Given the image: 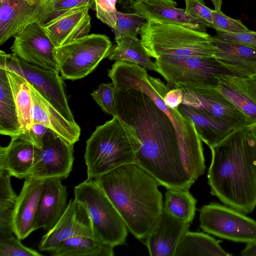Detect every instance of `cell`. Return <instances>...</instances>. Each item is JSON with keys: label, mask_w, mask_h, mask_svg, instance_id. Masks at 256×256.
<instances>
[{"label": "cell", "mask_w": 256, "mask_h": 256, "mask_svg": "<svg viewBox=\"0 0 256 256\" xmlns=\"http://www.w3.org/2000/svg\"><path fill=\"white\" fill-rule=\"evenodd\" d=\"M216 90L243 114L248 126L256 125V78L222 74Z\"/></svg>", "instance_id": "15"}, {"label": "cell", "mask_w": 256, "mask_h": 256, "mask_svg": "<svg viewBox=\"0 0 256 256\" xmlns=\"http://www.w3.org/2000/svg\"><path fill=\"white\" fill-rule=\"evenodd\" d=\"M115 88L112 82L104 83L94 90L91 96L102 110L108 114L114 116Z\"/></svg>", "instance_id": "37"}, {"label": "cell", "mask_w": 256, "mask_h": 256, "mask_svg": "<svg viewBox=\"0 0 256 256\" xmlns=\"http://www.w3.org/2000/svg\"><path fill=\"white\" fill-rule=\"evenodd\" d=\"M214 58L234 75L256 78V48L222 41L212 36Z\"/></svg>", "instance_id": "23"}, {"label": "cell", "mask_w": 256, "mask_h": 256, "mask_svg": "<svg viewBox=\"0 0 256 256\" xmlns=\"http://www.w3.org/2000/svg\"><path fill=\"white\" fill-rule=\"evenodd\" d=\"M200 227L217 237L246 244L256 242V220L232 208L212 202L200 210Z\"/></svg>", "instance_id": "10"}, {"label": "cell", "mask_w": 256, "mask_h": 256, "mask_svg": "<svg viewBox=\"0 0 256 256\" xmlns=\"http://www.w3.org/2000/svg\"><path fill=\"white\" fill-rule=\"evenodd\" d=\"M40 148L34 142L30 132L11 137L9 144L0 148V170L19 179L27 178Z\"/></svg>", "instance_id": "17"}, {"label": "cell", "mask_w": 256, "mask_h": 256, "mask_svg": "<svg viewBox=\"0 0 256 256\" xmlns=\"http://www.w3.org/2000/svg\"><path fill=\"white\" fill-rule=\"evenodd\" d=\"M28 2L30 5H37L42 0H24Z\"/></svg>", "instance_id": "47"}, {"label": "cell", "mask_w": 256, "mask_h": 256, "mask_svg": "<svg viewBox=\"0 0 256 256\" xmlns=\"http://www.w3.org/2000/svg\"><path fill=\"white\" fill-rule=\"evenodd\" d=\"M0 68L22 76L66 118L76 123L60 73L30 64L12 54L0 50Z\"/></svg>", "instance_id": "9"}, {"label": "cell", "mask_w": 256, "mask_h": 256, "mask_svg": "<svg viewBox=\"0 0 256 256\" xmlns=\"http://www.w3.org/2000/svg\"><path fill=\"white\" fill-rule=\"evenodd\" d=\"M50 252L53 256L114 255V247L87 236H76L66 240Z\"/></svg>", "instance_id": "29"}, {"label": "cell", "mask_w": 256, "mask_h": 256, "mask_svg": "<svg viewBox=\"0 0 256 256\" xmlns=\"http://www.w3.org/2000/svg\"><path fill=\"white\" fill-rule=\"evenodd\" d=\"M0 256H41L38 252L23 245L12 234L0 236Z\"/></svg>", "instance_id": "35"}, {"label": "cell", "mask_w": 256, "mask_h": 256, "mask_svg": "<svg viewBox=\"0 0 256 256\" xmlns=\"http://www.w3.org/2000/svg\"><path fill=\"white\" fill-rule=\"evenodd\" d=\"M190 223L181 221L164 210L146 238L151 256H174L178 245L188 231Z\"/></svg>", "instance_id": "18"}, {"label": "cell", "mask_w": 256, "mask_h": 256, "mask_svg": "<svg viewBox=\"0 0 256 256\" xmlns=\"http://www.w3.org/2000/svg\"><path fill=\"white\" fill-rule=\"evenodd\" d=\"M247 140L252 164L256 176V138L249 131Z\"/></svg>", "instance_id": "43"}, {"label": "cell", "mask_w": 256, "mask_h": 256, "mask_svg": "<svg viewBox=\"0 0 256 256\" xmlns=\"http://www.w3.org/2000/svg\"><path fill=\"white\" fill-rule=\"evenodd\" d=\"M182 92L180 88H171L165 94L164 101L166 105L170 108L177 109L182 100Z\"/></svg>", "instance_id": "41"}, {"label": "cell", "mask_w": 256, "mask_h": 256, "mask_svg": "<svg viewBox=\"0 0 256 256\" xmlns=\"http://www.w3.org/2000/svg\"><path fill=\"white\" fill-rule=\"evenodd\" d=\"M137 238L144 240L164 208L160 184L136 163L119 166L94 179Z\"/></svg>", "instance_id": "2"}, {"label": "cell", "mask_w": 256, "mask_h": 256, "mask_svg": "<svg viewBox=\"0 0 256 256\" xmlns=\"http://www.w3.org/2000/svg\"><path fill=\"white\" fill-rule=\"evenodd\" d=\"M186 12L210 24L212 22V10L206 6L203 0H184Z\"/></svg>", "instance_id": "40"}, {"label": "cell", "mask_w": 256, "mask_h": 256, "mask_svg": "<svg viewBox=\"0 0 256 256\" xmlns=\"http://www.w3.org/2000/svg\"><path fill=\"white\" fill-rule=\"evenodd\" d=\"M14 37L10 50L19 58L34 66L60 73L54 54L55 46L40 24L30 22Z\"/></svg>", "instance_id": "12"}, {"label": "cell", "mask_w": 256, "mask_h": 256, "mask_svg": "<svg viewBox=\"0 0 256 256\" xmlns=\"http://www.w3.org/2000/svg\"><path fill=\"white\" fill-rule=\"evenodd\" d=\"M139 141L134 130L117 116L96 127L86 141L84 155L88 178L135 163Z\"/></svg>", "instance_id": "4"}, {"label": "cell", "mask_w": 256, "mask_h": 256, "mask_svg": "<svg viewBox=\"0 0 256 256\" xmlns=\"http://www.w3.org/2000/svg\"><path fill=\"white\" fill-rule=\"evenodd\" d=\"M22 133L7 70L0 68V134L10 137Z\"/></svg>", "instance_id": "26"}, {"label": "cell", "mask_w": 256, "mask_h": 256, "mask_svg": "<svg viewBox=\"0 0 256 256\" xmlns=\"http://www.w3.org/2000/svg\"><path fill=\"white\" fill-rule=\"evenodd\" d=\"M88 7L71 10L43 26L55 47L71 42L88 34L91 18Z\"/></svg>", "instance_id": "21"}, {"label": "cell", "mask_w": 256, "mask_h": 256, "mask_svg": "<svg viewBox=\"0 0 256 256\" xmlns=\"http://www.w3.org/2000/svg\"><path fill=\"white\" fill-rule=\"evenodd\" d=\"M176 6L174 0H135L130 9L146 21L179 24L204 32L210 28L207 22L188 14L184 9Z\"/></svg>", "instance_id": "16"}, {"label": "cell", "mask_w": 256, "mask_h": 256, "mask_svg": "<svg viewBox=\"0 0 256 256\" xmlns=\"http://www.w3.org/2000/svg\"><path fill=\"white\" fill-rule=\"evenodd\" d=\"M112 46L108 36L92 34L55 47L54 54L61 76L72 80L86 77L108 57Z\"/></svg>", "instance_id": "7"}, {"label": "cell", "mask_w": 256, "mask_h": 256, "mask_svg": "<svg viewBox=\"0 0 256 256\" xmlns=\"http://www.w3.org/2000/svg\"><path fill=\"white\" fill-rule=\"evenodd\" d=\"M74 144L48 128L28 176L39 180L66 179L72 170Z\"/></svg>", "instance_id": "11"}, {"label": "cell", "mask_w": 256, "mask_h": 256, "mask_svg": "<svg viewBox=\"0 0 256 256\" xmlns=\"http://www.w3.org/2000/svg\"><path fill=\"white\" fill-rule=\"evenodd\" d=\"M116 44L112 46L108 58L110 60H121L138 64L157 72V68L137 36L126 35L114 38Z\"/></svg>", "instance_id": "27"}, {"label": "cell", "mask_w": 256, "mask_h": 256, "mask_svg": "<svg viewBox=\"0 0 256 256\" xmlns=\"http://www.w3.org/2000/svg\"><path fill=\"white\" fill-rule=\"evenodd\" d=\"M249 131L256 138V125L248 126Z\"/></svg>", "instance_id": "48"}, {"label": "cell", "mask_w": 256, "mask_h": 256, "mask_svg": "<svg viewBox=\"0 0 256 256\" xmlns=\"http://www.w3.org/2000/svg\"><path fill=\"white\" fill-rule=\"evenodd\" d=\"M248 126L242 127L210 148V194L224 204L245 214L256 206V176L248 143Z\"/></svg>", "instance_id": "3"}, {"label": "cell", "mask_w": 256, "mask_h": 256, "mask_svg": "<svg viewBox=\"0 0 256 256\" xmlns=\"http://www.w3.org/2000/svg\"><path fill=\"white\" fill-rule=\"evenodd\" d=\"M212 16L210 28H214L216 32L236 33L250 30L240 20L230 18L222 11L212 10Z\"/></svg>", "instance_id": "36"}, {"label": "cell", "mask_w": 256, "mask_h": 256, "mask_svg": "<svg viewBox=\"0 0 256 256\" xmlns=\"http://www.w3.org/2000/svg\"><path fill=\"white\" fill-rule=\"evenodd\" d=\"M154 62L157 72L172 88H216L220 76L233 74L214 58H158Z\"/></svg>", "instance_id": "8"}, {"label": "cell", "mask_w": 256, "mask_h": 256, "mask_svg": "<svg viewBox=\"0 0 256 256\" xmlns=\"http://www.w3.org/2000/svg\"><path fill=\"white\" fill-rule=\"evenodd\" d=\"M22 132H29L32 122V98L29 83L22 76L7 70Z\"/></svg>", "instance_id": "30"}, {"label": "cell", "mask_w": 256, "mask_h": 256, "mask_svg": "<svg viewBox=\"0 0 256 256\" xmlns=\"http://www.w3.org/2000/svg\"><path fill=\"white\" fill-rule=\"evenodd\" d=\"M178 109L191 120L201 140L210 148L240 128L200 109L183 103L180 104Z\"/></svg>", "instance_id": "24"}, {"label": "cell", "mask_w": 256, "mask_h": 256, "mask_svg": "<svg viewBox=\"0 0 256 256\" xmlns=\"http://www.w3.org/2000/svg\"><path fill=\"white\" fill-rule=\"evenodd\" d=\"M44 180L31 176L25 178L18 196L13 218V232L20 240L28 237L34 230Z\"/></svg>", "instance_id": "19"}, {"label": "cell", "mask_w": 256, "mask_h": 256, "mask_svg": "<svg viewBox=\"0 0 256 256\" xmlns=\"http://www.w3.org/2000/svg\"><path fill=\"white\" fill-rule=\"evenodd\" d=\"M74 199L86 208L91 222L93 238L112 247L124 244L128 228L123 218L94 180L76 186Z\"/></svg>", "instance_id": "6"}, {"label": "cell", "mask_w": 256, "mask_h": 256, "mask_svg": "<svg viewBox=\"0 0 256 256\" xmlns=\"http://www.w3.org/2000/svg\"><path fill=\"white\" fill-rule=\"evenodd\" d=\"M76 236L93 238V232L86 208L74 199L70 200L56 225L42 236L38 248L41 251L51 252L62 241Z\"/></svg>", "instance_id": "13"}, {"label": "cell", "mask_w": 256, "mask_h": 256, "mask_svg": "<svg viewBox=\"0 0 256 256\" xmlns=\"http://www.w3.org/2000/svg\"><path fill=\"white\" fill-rule=\"evenodd\" d=\"M213 37L226 42L243 45L256 48V31L227 33L216 32Z\"/></svg>", "instance_id": "39"}, {"label": "cell", "mask_w": 256, "mask_h": 256, "mask_svg": "<svg viewBox=\"0 0 256 256\" xmlns=\"http://www.w3.org/2000/svg\"><path fill=\"white\" fill-rule=\"evenodd\" d=\"M183 104L198 108L240 128L248 126L243 114L216 88H180Z\"/></svg>", "instance_id": "14"}, {"label": "cell", "mask_w": 256, "mask_h": 256, "mask_svg": "<svg viewBox=\"0 0 256 256\" xmlns=\"http://www.w3.org/2000/svg\"><path fill=\"white\" fill-rule=\"evenodd\" d=\"M96 17L112 30L118 20L117 0H94Z\"/></svg>", "instance_id": "38"}, {"label": "cell", "mask_w": 256, "mask_h": 256, "mask_svg": "<svg viewBox=\"0 0 256 256\" xmlns=\"http://www.w3.org/2000/svg\"><path fill=\"white\" fill-rule=\"evenodd\" d=\"M135 0H117V4L122 9L130 8Z\"/></svg>", "instance_id": "45"}, {"label": "cell", "mask_w": 256, "mask_h": 256, "mask_svg": "<svg viewBox=\"0 0 256 256\" xmlns=\"http://www.w3.org/2000/svg\"><path fill=\"white\" fill-rule=\"evenodd\" d=\"M32 98V124H39L52 130L72 144L79 140L80 128L66 118L29 84Z\"/></svg>", "instance_id": "22"}, {"label": "cell", "mask_w": 256, "mask_h": 256, "mask_svg": "<svg viewBox=\"0 0 256 256\" xmlns=\"http://www.w3.org/2000/svg\"><path fill=\"white\" fill-rule=\"evenodd\" d=\"M117 14L116 24L112 29L114 38L123 35L137 36L142 26L146 22L144 18L135 12L124 13L118 11Z\"/></svg>", "instance_id": "34"}, {"label": "cell", "mask_w": 256, "mask_h": 256, "mask_svg": "<svg viewBox=\"0 0 256 256\" xmlns=\"http://www.w3.org/2000/svg\"><path fill=\"white\" fill-rule=\"evenodd\" d=\"M241 256H256V242L246 244L245 248L241 252Z\"/></svg>", "instance_id": "44"}, {"label": "cell", "mask_w": 256, "mask_h": 256, "mask_svg": "<svg viewBox=\"0 0 256 256\" xmlns=\"http://www.w3.org/2000/svg\"><path fill=\"white\" fill-rule=\"evenodd\" d=\"M229 256L213 238L203 232H186L181 238L174 256Z\"/></svg>", "instance_id": "28"}, {"label": "cell", "mask_w": 256, "mask_h": 256, "mask_svg": "<svg viewBox=\"0 0 256 256\" xmlns=\"http://www.w3.org/2000/svg\"><path fill=\"white\" fill-rule=\"evenodd\" d=\"M37 6L24 0H0V45L31 22Z\"/></svg>", "instance_id": "25"}, {"label": "cell", "mask_w": 256, "mask_h": 256, "mask_svg": "<svg viewBox=\"0 0 256 256\" xmlns=\"http://www.w3.org/2000/svg\"><path fill=\"white\" fill-rule=\"evenodd\" d=\"M48 128L39 124H34L32 125L29 132L34 144L40 148L42 146V140Z\"/></svg>", "instance_id": "42"}, {"label": "cell", "mask_w": 256, "mask_h": 256, "mask_svg": "<svg viewBox=\"0 0 256 256\" xmlns=\"http://www.w3.org/2000/svg\"><path fill=\"white\" fill-rule=\"evenodd\" d=\"M139 34L148 54L156 59L214 58L212 36L206 32L150 20L142 26Z\"/></svg>", "instance_id": "5"}, {"label": "cell", "mask_w": 256, "mask_h": 256, "mask_svg": "<svg viewBox=\"0 0 256 256\" xmlns=\"http://www.w3.org/2000/svg\"><path fill=\"white\" fill-rule=\"evenodd\" d=\"M196 202L189 190L167 188L163 210L181 221L190 224L195 216Z\"/></svg>", "instance_id": "31"}, {"label": "cell", "mask_w": 256, "mask_h": 256, "mask_svg": "<svg viewBox=\"0 0 256 256\" xmlns=\"http://www.w3.org/2000/svg\"><path fill=\"white\" fill-rule=\"evenodd\" d=\"M68 192L62 179L45 180L42 186L34 230L39 228L48 232L58 222L65 212Z\"/></svg>", "instance_id": "20"}, {"label": "cell", "mask_w": 256, "mask_h": 256, "mask_svg": "<svg viewBox=\"0 0 256 256\" xmlns=\"http://www.w3.org/2000/svg\"><path fill=\"white\" fill-rule=\"evenodd\" d=\"M94 6V0H42L36 8L31 22L42 26L60 16L74 10Z\"/></svg>", "instance_id": "32"}, {"label": "cell", "mask_w": 256, "mask_h": 256, "mask_svg": "<svg viewBox=\"0 0 256 256\" xmlns=\"http://www.w3.org/2000/svg\"><path fill=\"white\" fill-rule=\"evenodd\" d=\"M214 7V10L221 11L222 0H210Z\"/></svg>", "instance_id": "46"}, {"label": "cell", "mask_w": 256, "mask_h": 256, "mask_svg": "<svg viewBox=\"0 0 256 256\" xmlns=\"http://www.w3.org/2000/svg\"><path fill=\"white\" fill-rule=\"evenodd\" d=\"M12 176L0 170V236L14 234L13 218L18 196L12 188Z\"/></svg>", "instance_id": "33"}, {"label": "cell", "mask_w": 256, "mask_h": 256, "mask_svg": "<svg viewBox=\"0 0 256 256\" xmlns=\"http://www.w3.org/2000/svg\"><path fill=\"white\" fill-rule=\"evenodd\" d=\"M132 86L115 89L114 116L130 126L139 141L135 163L166 188L189 190L206 168L193 122L166 105L164 98L171 88L160 78L143 74Z\"/></svg>", "instance_id": "1"}]
</instances>
